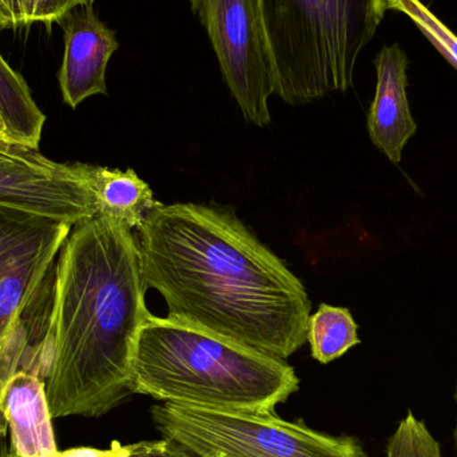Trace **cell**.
Returning a JSON list of instances; mask_svg holds the SVG:
<instances>
[{"label":"cell","instance_id":"1","mask_svg":"<svg viewBox=\"0 0 457 457\" xmlns=\"http://www.w3.org/2000/svg\"><path fill=\"white\" fill-rule=\"evenodd\" d=\"M136 236L169 319L284 360L306 343L303 281L230 212L158 203Z\"/></svg>","mask_w":457,"mask_h":457},{"label":"cell","instance_id":"2","mask_svg":"<svg viewBox=\"0 0 457 457\" xmlns=\"http://www.w3.org/2000/svg\"><path fill=\"white\" fill-rule=\"evenodd\" d=\"M146 290L130 228L104 216L72 227L56 261L43 344L51 418H99L133 395Z\"/></svg>","mask_w":457,"mask_h":457},{"label":"cell","instance_id":"3","mask_svg":"<svg viewBox=\"0 0 457 457\" xmlns=\"http://www.w3.org/2000/svg\"><path fill=\"white\" fill-rule=\"evenodd\" d=\"M298 386L295 368L265 352L169 317L150 314L139 328L133 395L209 410L268 413Z\"/></svg>","mask_w":457,"mask_h":457},{"label":"cell","instance_id":"4","mask_svg":"<svg viewBox=\"0 0 457 457\" xmlns=\"http://www.w3.org/2000/svg\"><path fill=\"white\" fill-rule=\"evenodd\" d=\"M273 62L274 94L292 106L353 86L386 0H258Z\"/></svg>","mask_w":457,"mask_h":457},{"label":"cell","instance_id":"5","mask_svg":"<svg viewBox=\"0 0 457 457\" xmlns=\"http://www.w3.org/2000/svg\"><path fill=\"white\" fill-rule=\"evenodd\" d=\"M71 228L0 208V391L21 370L43 378L56 261Z\"/></svg>","mask_w":457,"mask_h":457},{"label":"cell","instance_id":"6","mask_svg":"<svg viewBox=\"0 0 457 457\" xmlns=\"http://www.w3.org/2000/svg\"><path fill=\"white\" fill-rule=\"evenodd\" d=\"M155 428L204 457H368L357 437L332 436L274 412L249 413L163 403Z\"/></svg>","mask_w":457,"mask_h":457},{"label":"cell","instance_id":"7","mask_svg":"<svg viewBox=\"0 0 457 457\" xmlns=\"http://www.w3.org/2000/svg\"><path fill=\"white\" fill-rule=\"evenodd\" d=\"M205 27L222 78L245 120L258 128L271 122L273 62L258 0H189Z\"/></svg>","mask_w":457,"mask_h":457},{"label":"cell","instance_id":"8","mask_svg":"<svg viewBox=\"0 0 457 457\" xmlns=\"http://www.w3.org/2000/svg\"><path fill=\"white\" fill-rule=\"evenodd\" d=\"M0 208L72 227L98 216L86 163L55 162L21 145L0 149Z\"/></svg>","mask_w":457,"mask_h":457},{"label":"cell","instance_id":"9","mask_svg":"<svg viewBox=\"0 0 457 457\" xmlns=\"http://www.w3.org/2000/svg\"><path fill=\"white\" fill-rule=\"evenodd\" d=\"M64 55L58 79L64 104L77 109L93 96H106V69L120 47L115 31L99 21L93 4L72 11L62 21Z\"/></svg>","mask_w":457,"mask_h":457},{"label":"cell","instance_id":"10","mask_svg":"<svg viewBox=\"0 0 457 457\" xmlns=\"http://www.w3.org/2000/svg\"><path fill=\"white\" fill-rule=\"evenodd\" d=\"M378 85L368 112L370 141L395 165L402 162L405 145L418 131L408 102V56L399 43L384 46L375 58Z\"/></svg>","mask_w":457,"mask_h":457},{"label":"cell","instance_id":"11","mask_svg":"<svg viewBox=\"0 0 457 457\" xmlns=\"http://www.w3.org/2000/svg\"><path fill=\"white\" fill-rule=\"evenodd\" d=\"M0 408L16 457H59L46 383L35 373H15L0 391Z\"/></svg>","mask_w":457,"mask_h":457},{"label":"cell","instance_id":"12","mask_svg":"<svg viewBox=\"0 0 457 457\" xmlns=\"http://www.w3.org/2000/svg\"><path fill=\"white\" fill-rule=\"evenodd\" d=\"M86 177L98 216L122 222L131 230H138L146 214L158 204L149 185L133 169L122 171L86 163Z\"/></svg>","mask_w":457,"mask_h":457},{"label":"cell","instance_id":"13","mask_svg":"<svg viewBox=\"0 0 457 457\" xmlns=\"http://www.w3.org/2000/svg\"><path fill=\"white\" fill-rule=\"evenodd\" d=\"M45 122L23 77L0 55V136L11 144L37 149Z\"/></svg>","mask_w":457,"mask_h":457},{"label":"cell","instance_id":"14","mask_svg":"<svg viewBox=\"0 0 457 457\" xmlns=\"http://www.w3.org/2000/svg\"><path fill=\"white\" fill-rule=\"evenodd\" d=\"M357 330L359 325L349 309L321 303L316 313L309 317L306 330L312 357L320 364L340 359L361 343Z\"/></svg>","mask_w":457,"mask_h":457},{"label":"cell","instance_id":"15","mask_svg":"<svg viewBox=\"0 0 457 457\" xmlns=\"http://www.w3.org/2000/svg\"><path fill=\"white\" fill-rule=\"evenodd\" d=\"M94 0H0V29L45 24L50 29L62 23L67 15L93 4Z\"/></svg>","mask_w":457,"mask_h":457},{"label":"cell","instance_id":"16","mask_svg":"<svg viewBox=\"0 0 457 457\" xmlns=\"http://www.w3.org/2000/svg\"><path fill=\"white\" fill-rule=\"evenodd\" d=\"M386 8L404 13L457 70V35L421 0H386Z\"/></svg>","mask_w":457,"mask_h":457},{"label":"cell","instance_id":"17","mask_svg":"<svg viewBox=\"0 0 457 457\" xmlns=\"http://www.w3.org/2000/svg\"><path fill=\"white\" fill-rule=\"evenodd\" d=\"M386 457H443L440 443L427 427L426 421L412 412L400 421L386 447Z\"/></svg>","mask_w":457,"mask_h":457},{"label":"cell","instance_id":"18","mask_svg":"<svg viewBox=\"0 0 457 457\" xmlns=\"http://www.w3.org/2000/svg\"><path fill=\"white\" fill-rule=\"evenodd\" d=\"M112 445L114 453L109 457H204L168 437L155 442H141L129 445L114 442Z\"/></svg>","mask_w":457,"mask_h":457},{"label":"cell","instance_id":"19","mask_svg":"<svg viewBox=\"0 0 457 457\" xmlns=\"http://www.w3.org/2000/svg\"><path fill=\"white\" fill-rule=\"evenodd\" d=\"M114 453V445L107 450H96V448H74V450L59 453V457H109Z\"/></svg>","mask_w":457,"mask_h":457},{"label":"cell","instance_id":"20","mask_svg":"<svg viewBox=\"0 0 457 457\" xmlns=\"http://www.w3.org/2000/svg\"><path fill=\"white\" fill-rule=\"evenodd\" d=\"M0 457H16L11 450L10 431L7 420L0 408Z\"/></svg>","mask_w":457,"mask_h":457},{"label":"cell","instance_id":"21","mask_svg":"<svg viewBox=\"0 0 457 457\" xmlns=\"http://www.w3.org/2000/svg\"><path fill=\"white\" fill-rule=\"evenodd\" d=\"M453 400H455L456 407H457V378H456L455 392H453ZM453 445H455V450H456V453H457V416H456L455 428H453Z\"/></svg>","mask_w":457,"mask_h":457},{"label":"cell","instance_id":"22","mask_svg":"<svg viewBox=\"0 0 457 457\" xmlns=\"http://www.w3.org/2000/svg\"><path fill=\"white\" fill-rule=\"evenodd\" d=\"M12 145L15 144H11V142L5 141V139L0 136V149H7V147L12 146Z\"/></svg>","mask_w":457,"mask_h":457}]
</instances>
